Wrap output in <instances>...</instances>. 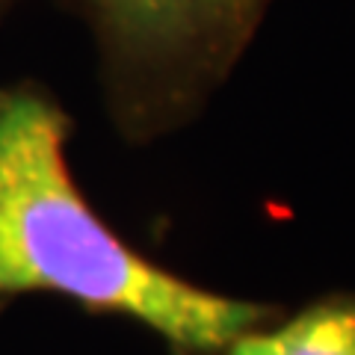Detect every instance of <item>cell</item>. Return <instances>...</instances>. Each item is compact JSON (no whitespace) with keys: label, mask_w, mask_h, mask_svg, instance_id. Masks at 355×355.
Returning a JSON list of instances; mask_svg holds the SVG:
<instances>
[{"label":"cell","mask_w":355,"mask_h":355,"mask_svg":"<svg viewBox=\"0 0 355 355\" xmlns=\"http://www.w3.org/2000/svg\"><path fill=\"white\" fill-rule=\"evenodd\" d=\"M71 116L48 89L0 86V311L53 293L92 314L137 320L175 355H216L272 311L184 282L128 246L74 184Z\"/></svg>","instance_id":"1"},{"label":"cell","mask_w":355,"mask_h":355,"mask_svg":"<svg viewBox=\"0 0 355 355\" xmlns=\"http://www.w3.org/2000/svg\"><path fill=\"white\" fill-rule=\"evenodd\" d=\"M98 36L110 113L142 142L181 125L222 80L266 0H69Z\"/></svg>","instance_id":"2"},{"label":"cell","mask_w":355,"mask_h":355,"mask_svg":"<svg viewBox=\"0 0 355 355\" xmlns=\"http://www.w3.org/2000/svg\"><path fill=\"white\" fill-rule=\"evenodd\" d=\"M225 355H355V302L329 299L284 326L234 338Z\"/></svg>","instance_id":"3"},{"label":"cell","mask_w":355,"mask_h":355,"mask_svg":"<svg viewBox=\"0 0 355 355\" xmlns=\"http://www.w3.org/2000/svg\"><path fill=\"white\" fill-rule=\"evenodd\" d=\"M12 6H15V0H0V21L6 18V12H9Z\"/></svg>","instance_id":"4"}]
</instances>
